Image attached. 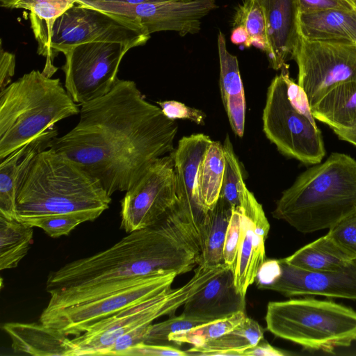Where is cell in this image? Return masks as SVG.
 Returning a JSON list of instances; mask_svg holds the SVG:
<instances>
[{"instance_id":"1","label":"cell","mask_w":356,"mask_h":356,"mask_svg":"<svg viewBox=\"0 0 356 356\" xmlns=\"http://www.w3.org/2000/svg\"><path fill=\"white\" fill-rule=\"evenodd\" d=\"M77 124L49 147L97 179L108 195L127 191L159 158L175 150L178 125L131 80L81 105Z\"/></svg>"},{"instance_id":"2","label":"cell","mask_w":356,"mask_h":356,"mask_svg":"<svg viewBox=\"0 0 356 356\" xmlns=\"http://www.w3.org/2000/svg\"><path fill=\"white\" fill-rule=\"evenodd\" d=\"M200 254L196 230L175 207L105 250L51 271L45 286L50 298L41 314L97 299L156 273H188Z\"/></svg>"},{"instance_id":"3","label":"cell","mask_w":356,"mask_h":356,"mask_svg":"<svg viewBox=\"0 0 356 356\" xmlns=\"http://www.w3.org/2000/svg\"><path fill=\"white\" fill-rule=\"evenodd\" d=\"M111 202L101 183L65 155L49 147L39 152L22 177L16 198L17 220L72 215L94 221Z\"/></svg>"},{"instance_id":"4","label":"cell","mask_w":356,"mask_h":356,"mask_svg":"<svg viewBox=\"0 0 356 356\" xmlns=\"http://www.w3.org/2000/svg\"><path fill=\"white\" fill-rule=\"evenodd\" d=\"M356 213V160L339 152L302 172L284 190L272 215L297 231L330 229Z\"/></svg>"},{"instance_id":"5","label":"cell","mask_w":356,"mask_h":356,"mask_svg":"<svg viewBox=\"0 0 356 356\" xmlns=\"http://www.w3.org/2000/svg\"><path fill=\"white\" fill-rule=\"evenodd\" d=\"M79 112L59 79L24 74L0 91V160Z\"/></svg>"},{"instance_id":"6","label":"cell","mask_w":356,"mask_h":356,"mask_svg":"<svg viewBox=\"0 0 356 356\" xmlns=\"http://www.w3.org/2000/svg\"><path fill=\"white\" fill-rule=\"evenodd\" d=\"M265 321L273 335L309 351L334 354L356 341V311L331 300L305 297L271 301Z\"/></svg>"},{"instance_id":"7","label":"cell","mask_w":356,"mask_h":356,"mask_svg":"<svg viewBox=\"0 0 356 356\" xmlns=\"http://www.w3.org/2000/svg\"><path fill=\"white\" fill-rule=\"evenodd\" d=\"M315 120L306 94L290 77L285 65L268 88L264 133L283 155L304 164H318L325 149Z\"/></svg>"},{"instance_id":"8","label":"cell","mask_w":356,"mask_h":356,"mask_svg":"<svg viewBox=\"0 0 356 356\" xmlns=\"http://www.w3.org/2000/svg\"><path fill=\"white\" fill-rule=\"evenodd\" d=\"M222 266L198 265L193 276L177 289L169 288L161 293L128 307L90 325L72 341L75 356L106 355L115 341L130 330L163 316H172L222 270Z\"/></svg>"},{"instance_id":"9","label":"cell","mask_w":356,"mask_h":356,"mask_svg":"<svg viewBox=\"0 0 356 356\" xmlns=\"http://www.w3.org/2000/svg\"><path fill=\"white\" fill-rule=\"evenodd\" d=\"M130 49L120 42H91L64 51V86L73 101L81 106L109 92L119 79L120 64Z\"/></svg>"},{"instance_id":"10","label":"cell","mask_w":356,"mask_h":356,"mask_svg":"<svg viewBox=\"0 0 356 356\" xmlns=\"http://www.w3.org/2000/svg\"><path fill=\"white\" fill-rule=\"evenodd\" d=\"M150 35L126 18L76 3L54 22L50 38L51 58L60 52L91 42H120L131 48L146 44Z\"/></svg>"},{"instance_id":"11","label":"cell","mask_w":356,"mask_h":356,"mask_svg":"<svg viewBox=\"0 0 356 356\" xmlns=\"http://www.w3.org/2000/svg\"><path fill=\"white\" fill-rule=\"evenodd\" d=\"M298 84L311 108L341 83L356 79V45L310 41L300 37L293 56Z\"/></svg>"},{"instance_id":"12","label":"cell","mask_w":356,"mask_h":356,"mask_svg":"<svg viewBox=\"0 0 356 356\" xmlns=\"http://www.w3.org/2000/svg\"><path fill=\"white\" fill-rule=\"evenodd\" d=\"M178 203L172 154L159 158L121 201L120 228L127 234L152 226Z\"/></svg>"},{"instance_id":"13","label":"cell","mask_w":356,"mask_h":356,"mask_svg":"<svg viewBox=\"0 0 356 356\" xmlns=\"http://www.w3.org/2000/svg\"><path fill=\"white\" fill-rule=\"evenodd\" d=\"M177 275L175 272H168L146 276L129 286L97 299L41 314L40 322L57 328L67 336L79 335L98 321L170 288Z\"/></svg>"},{"instance_id":"14","label":"cell","mask_w":356,"mask_h":356,"mask_svg":"<svg viewBox=\"0 0 356 356\" xmlns=\"http://www.w3.org/2000/svg\"><path fill=\"white\" fill-rule=\"evenodd\" d=\"M76 3L126 18L151 35L164 31L180 36L195 34L201 21L217 8L216 0H179L128 4L103 0H77Z\"/></svg>"},{"instance_id":"15","label":"cell","mask_w":356,"mask_h":356,"mask_svg":"<svg viewBox=\"0 0 356 356\" xmlns=\"http://www.w3.org/2000/svg\"><path fill=\"white\" fill-rule=\"evenodd\" d=\"M211 141L204 134L184 136L171 152L177 175V206L196 230L200 243L202 229L209 210L202 200L199 171Z\"/></svg>"},{"instance_id":"16","label":"cell","mask_w":356,"mask_h":356,"mask_svg":"<svg viewBox=\"0 0 356 356\" xmlns=\"http://www.w3.org/2000/svg\"><path fill=\"white\" fill-rule=\"evenodd\" d=\"M281 274L264 289L285 297L325 296L356 300V259L347 267L333 271H309L279 259Z\"/></svg>"},{"instance_id":"17","label":"cell","mask_w":356,"mask_h":356,"mask_svg":"<svg viewBox=\"0 0 356 356\" xmlns=\"http://www.w3.org/2000/svg\"><path fill=\"white\" fill-rule=\"evenodd\" d=\"M241 236L234 275L237 291L245 296L266 260L265 241L270 224L262 206L247 187L241 195Z\"/></svg>"},{"instance_id":"18","label":"cell","mask_w":356,"mask_h":356,"mask_svg":"<svg viewBox=\"0 0 356 356\" xmlns=\"http://www.w3.org/2000/svg\"><path fill=\"white\" fill-rule=\"evenodd\" d=\"M266 25L269 65L281 70L293 56L300 40L298 0H257Z\"/></svg>"},{"instance_id":"19","label":"cell","mask_w":356,"mask_h":356,"mask_svg":"<svg viewBox=\"0 0 356 356\" xmlns=\"http://www.w3.org/2000/svg\"><path fill=\"white\" fill-rule=\"evenodd\" d=\"M245 296L236 289L234 272L227 266L184 305L182 314L206 322L245 312Z\"/></svg>"},{"instance_id":"20","label":"cell","mask_w":356,"mask_h":356,"mask_svg":"<svg viewBox=\"0 0 356 356\" xmlns=\"http://www.w3.org/2000/svg\"><path fill=\"white\" fill-rule=\"evenodd\" d=\"M3 330L11 339L15 353L33 356H75V348L67 335L42 323L10 322Z\"/></svg>"},{"instance_id":"21","label":"cell","mask_w":356,"mask_h":356,"mask_svg":"<svg viewBox=\"0 0 356 356\" xmlns=\"http://www.w3.org/2000/svg\"><path fill=\"white\" fill-rule=\"evenodd\" d=\"M56 127L44 132L1 160L0 215L17 219L16 198L19 182L34 157L49 148L57 136Z\"/></svg>"},{"instance_id":"22","label":"cell","mask_w":356,"mask_h":356,"mask_svg":"<svg viewBox=\"0 0 356 356\" xmlns=\"http://www.w3.org/2000/svg\"><path fill=\"white\" fill-rule=\"evenodd\" d=\"M217 47L220 63V89L222 104L236 136L244 134L245 99L237 57L230 54L225 35L218 31Z\"/></svg>"},{"instance_id":"23","label":"cell","mask_w":356,"mask_h":356,"mask_svg":"<svg viewBox=\"0 0 356 356\" xmlns=\"http://www.w3.org/2000/svg\"><path fill=\"white\" fill-rule=\"evenodd\" d=\"M300 37L310 41L355 44L356 10L330 9L300 13Z\"/></svg>"},{"instance_id":"24","label":"cell","mask_w":356,"mask_h":356,"mask_svg":"<svg viewBox=\"0 0 356 356\" xmlns=\"http://www.w3.org/2000/svg\"><path fill=\"white\" fill-rule=\"evenodd\" d=\"M77 0H19L13 8L30 12L31 28L38 42V54L46 58L42 72L51 77L58 68L54 65L50 51V38L55 21Z\"/></svg>"},{"instance_id":"25","label":"cell","mask_w":356,"mask_h":356,"mask_svg":"<svg viewBox=\"0 0 356 356\" xmlns=\"http://www.w3.org/2000/svg\"><path fill=\"white\" fill-rule=\"evenodd\" d=\"M316 120L330 129L356 127V79L339 84L312 108Z\"/></svg>"},{"instance_id":"26","label":"cell","mask_w":356,"mask_h":356,"mask_svg":"<svg viewBox=\"0 0 356 356\" xmlns=\"http://www.w3.org/2000/svg\"><path fill=\"white\" fill-rule=\"evenodd\" d=\"M282 260L291 266L309 271L338 270L354 261L327 234Z\"/></svg>"},{"instance_id":"27","label":"cell","mask_w":356,"mask_h":356,"mask_svg":"<svg viewBox=\"0 0 356 356\" xmlns=\"http://www.w3.org/2000/svg\"><path fill=\"white\" fill-rule=\"evenodd\" d=\"M264 328L255 320L245 319L232 331L202 346L185 350L187 356H243L244 351L264 339Z\"/></svg>"},{"instance_id":"28","label":"cell","mask_w":356,"mask_h":356,"mask_svg":"<svg viewBox=\"0 0 356 356\" xmlns=\"http://www.w3.org/2000/svg\"><path fill=\"white\" fill-rule=\"evenodd\" d=\"M232 207L221 197L209 209L201 232L199 264L216 266L224 264L223 248Z\"/></svg>"},{"instance_id":"29","label":"cell","mask_w":356,"mask_h":356,"mask_svg":"<svg viewBox=\"0 0 356 356\" xmlns=\"http://www.w3.org/2000/svg\"><path fill=\"white\" fill-rule=\"evenodd\" d=\"M33 227L0 215V270L17 267L33 242Z\"/></svg>"},{"instance_id":"30","label":"cell","mask_w":356,"mask_h":356,"mask_svg":"<svg viewBox=\"0 0 356 356\" xmlns=\"http://www.w3.org/2000/svg\"><path fill=\"white\" fill-rule=\"evenodd\" d=\"M225 165L222 144L212 140L206 151L199 171L200 195L204 205L209 210L215 206L219 199Z\"/></svg>"},{"instance_id":"31","label":"cell","mask_w":356,"mask_h":356,"mask_svg":"<svg viewBox=\"0 0 356 356\" xmlns=\"http://www.w3.org/2000/svg\"><path fill=\"white\" fill-rule=\"evenodd\" d=\"M246 317L245 312H238L224 318L211 321L191 329L171 334L169 335L168 339L175 347L183 343L200 347L232 331L240 325Z\"/></svg>"},{"instance_id":"32","label":"cell","mask_w":356,"mask_h":356,"mask_svg":"<svg viewBox=\"0 0 356 356\" xmlns=\"http://www.w3.org/2000/svg\"><path fill=\"white\" fill-rule=\"evenodd\" d=\"M243 26L249 35L248 47L267 51L266 25L261 8L257 0H243L234 13L232 26Z\"/></svg>"},{"instance_id":"33","label":"cell","mask_w":356,"mask_h":356,"mask_svg":"<svg viewBox=\"0 0 356 356\" xmlns=\"http://www.w3.org/2000/svg\"><path fill=\"white\" fill-rule=\"evenodd\" d=\"M222 146L225 165L220 197L227 201L232 209L242 210L241 198L246 185L244 182L241 165L228 134L225 137Z\"/></svg>"},{"instance_id":"34","label":"cell","mask_w":356,"mask_h":356,"mask_svg":"<svg viewBox=\"0 0 356 356\" xmlns=\"http://www.w3.org/2000/svg\"><path fill=\"white\" fill-rule=\"evenodd\" d=\"M205 323L207 322L188 317L183 314L179 316L172 315L164 321L154 324L152 323L148 328L143 342L173 346L168 339L169 335L177 332L191 329Z\"/></svg>"},{"instance_id":"35","label":"cell","mask_w":356,"mask_h":356,"mask_svg":"<svg viewBox=\"0 0 356 356\" xmlns=\"http://www.w3.org/2000/svg\"><path fill=\"white\" fill-rule=\"evenodd\" d=\"M85 220L72 215H54L35 219L28 225L42 229L52 238L68 235L76 226Z\"/></svg>"},{"instance_id":"36","label":"cell","mask_w":356,"mask_h":356,"mask_svg":"<svg viewBox=\"0 0 356 356\" xmlns=\"http://www.w3.org/2000/svg\"><path fill=\"white\" fill-rule=\"evenodd\" d=\"M242 210L232 209L223 248L224 264L234 273L241 236Z\"/></svg>"},{"instance_id":"37","label":"cell","mask_w":356,"mask_h":356,"mask_svg":"<svg viewBox=\"0 0 356 356\" xmlns=\"http://www.w3.org/2000/svg\"><path fill=\"white\" fill-rule=\"evenodd\" d=\"M327 235L353 260L356 259V213L329 229Z\"/></svg>"},{"instance_id":"38","label":"cell","mask_w":356,"mask_h":356,"mask_svg":"<svg viewBox=\"0 0 356 356\" xmlns=\"http://www.w3.org/2000/svg\"><path fill=\"white\" fill-rule=\"evenodd\" d=\"M163 114L171 120L185 119L199 125H204L206 114L202 111L188 106L184 103L175 101H159L156 102Z\"/></svg>"},{"instance_id":"39","label":"cell","mask_w":356,"mask_h":356,"mask_svg":"<svg viewBox=\"0 0 356 356\" xmlns=\"http://www.w3.org/2000/svg\"><path fill=\"white\" fill-rule=\"evenodd\" d=\"M120 356H187L186 351L178 347L139 343L120 354Z\"/></svg>"},{"instance_id":"40","label":"cell","mask_w":356,"mask_h":356,"mask_svg":"<svg viewBox=\"0 0 356 356\" xmlns=\"http://www.w3.org/2000/svg\"><path fill=\"white\" fill-rule=\"evenodd\" d=\"M150 325L145 324L138 326L120 337L108 350L106 355L120 356L128 348L143 342Z\"/></svg>"},{"instance_id":"41","label":"cell","mask_w":356,"mask_h":356,"mask_svg":"<svg viewBox=\"0 0 356 356\" xmlns=\"http://www.w3.org/2000/svg\"><path fill=\"white\" fill-rule=\"evenodd\" d=\"M300 13L330 9L355 10L347 0H298Z\"/></svg>"},{"instance_id":"42","label":"cell","mask_w":356,"mask_h":356,"mask_svg":"<svg viewBox=\"0 0 356 356\" xmlns=\"http://www.w3.org/2000/svg\"><path fill=\"white\" fill-rule=\"evenodd\" d=\"M281 274L279 259L265 260L260 267L255 281L258 288L264 289L275 282Z\"/></svg>"},{"instance_id":"43","label":"cell","mask_w":356,"mask_h":356,"mask_svg":"<svg viewBox=\"0 0 356 356\" xmlns=\"http://www.w3.org/2000/svg\"><path fill=\"white\" fill-rule=\"evenodd\" d=\"M15 56L8 51H4L1 40L0 50V91L10 84L11 79L15 74Z\"/></svg>"},{"instance_id":"44","label":"cell","mask_w":356,"mask_h":356,"mask_svg":"<svg viewBox=\"0 0 356 356\" xmlns=\"http://www.w3.org/2000/svg\"><path fill=\"white\" fill-rule=\"evenodd\" d=\"M291 353L274 348L262 339L256 346L246 349L243 356H285Z\"/></svg>"},{"instance_id":"45","label":"cell","mask_w":356,"mask_h":356,"mask_svg":"<svg viewBox=\"0 0 356 356\" xmlns=\"http://www.w3.org/2000/svg\"><path fill=\"white\" fill-rule=\"evenodd\" d=\"M230 40L234 44L241 45L248 48L249 35L243 26H233Z\"/></svg>"},{"instance_id":"46","label":"cell","mask_w":356,"mask_h":356,"mask_svg":"<svg viewBox=\"0 0 356 356\" xmlns=\"http://www.w3.org/2000/svg\"><path fill=\"white\" fill-rule=\"evenodd\" d=\"M331 129L340 140L356 147V127L351 129L332 128Z\"/></svg>"},{"instance_id":"47","label":"cell","mask_w":356,"mask_h":356,"mask_svg":"<svg viewBox=\"0 0 356 356\" xmlns=\"http://www.w3.org/2000/svg\"><path fill=\"white\" fill-rule=\"evenodd\" d=\"M103 1H110L124 3H128V4H139V3H157V2H164V1H179V0H103Z\"/></svg>"},{"instance_id":"48","label":"cell","mask_w":356,"mask_h":356,"mask_svg":"<svg viewBox=\"0 0 356 356\" xmlns=\"http://www.w3.org/2000/svg\"><path fill=\"white\" fill-rule=\"evenodd\" d=\"M19 0H0V6L6 8H13Z\"/></svg>"},{"instance_id":"49","label":"cell","mask_w":356,"mask_h":356,"mask_svg":"<svg viewBox=\"0 0 356 356\" xmlns=\"http://www.w3.org/2000/svg\"><path fill=\"white\" fill-rule=\"evenodd\" d=\"M356 10V0H347Z\"/></svg>"},{"instance_id":"50","label":"cell","mask_w":356,"mask_h":356,"mask_svg":"<svg viewBox=\"0 0 356 356\" xmlns=\"http://www.w3.org/2000/svg\"><path fill=\"white\" fill-rule=\"evenodd\" d=\"M355 45H356V43H355Z\"/></svg>"}]
</instances>
